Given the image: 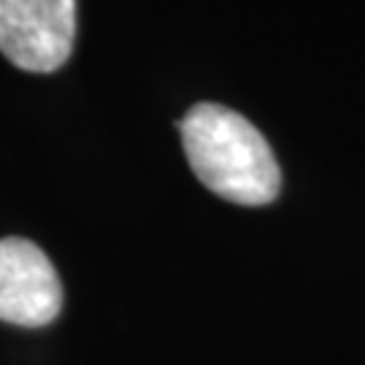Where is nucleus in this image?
<instances>
[{"label":"nucleus","mask_w":365,"mask_h":365,"mask_svg":"<svg viewBox=\"0 0 365 365\" xmlns=\"http://www.w3.org/2000/svg\"><path fill=\"white\" fill-rule=\"evenodd\" d=\"M76 41V0H0V52L22 71L52 73Z\"/></svg>","instance_id":"f03ea898"},{"label":"nucleus","mask_w":365,"mask_h":365,"mask_svg":"<svg viewBox=\"0 0 365 365\" xmlns=\"http://www.w3.org/2000/svg\"><path fill=\"white\" fill-rule=\"evenodd\" d=\"M63 309V284L49 257L27 238H0V319L43 327Z\"/></svg>","instance_id":"7ed1b4c3"},{"label":"nucleus","mask_w":365,"mask_h":365,"mask_svg":"<svg viewBox=\"0 0 365 365\" xmlns=\"http://www.w3.org/2000/svg\"><path fill=\"white\" fill-rule=\"evenodd\" d=\"M184 155L214 195L238 206L276 200L282 173L262 133L238 111L220 103L192 106L179 122Z\"/></svg>","instance_id":"f257e3e1"}]
</instances>
